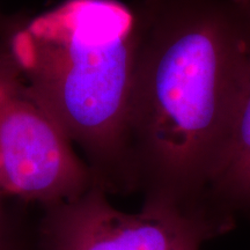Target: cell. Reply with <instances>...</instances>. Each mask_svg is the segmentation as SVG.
<instances>
[{
    "instance_id": "5b68a950",
    "label": "cell",
    "mask_w": 250,
    "mask_h": 250,
    "mask_svg": "<svg viewBox=\"0 0 250 250\" xmlns=\"http://www.w3.org/2000/svg\"><path fill=\"white\" fill-rule=\"evenodd\" d=\"M206 208L221 235L230 232L239 219L250 223V71L226 148L210 181Z\"/></svg>"
},
{
    "instance_id": "3957f363",
    "label": "cell",
    "mask_w": 250,
    "mask_h": 250,
    "mask_svg": "<svg viewBox=\"0 0 250 250\" xmlns=\"http://www.w3.org/2000/svg\"><path fill=\"white\" fill-rule=\"evenodd\" d=\"M93 186L88 166L33 98L9 56L0 55V190L43 206L79 198Z\"/></svg>"
},
{
    "instance_id": "52a82bcc",
    "label": "cell",
    "mask_w": 250,
    "mask_h": 250,
    "mask_svg": "<svg viewBox=\"0 0 250 250\" xmlns=\"http://www.w3.org/2000/svg\"><path fill=\"white\" fill-rule=\"evenodd\" d=\"M1 196H2V192L1 190H0V234L6 232V230H7L8 228L14 224L13 221L9 219L7 213H6L4 210V206H2V202H1Z\"/></svg>"
},
{
    "instance_id": "6da1fadb",
    "label": "cell",
    "mask_w": 250,
    "mask_h": 250,
    "mask_svg": "<svg viewBox=\"0 0 250 250\" xmlns=\"http://www.w3.org/2000/svg\"><path fill=\"white\" fill-rule=\"evenodd\" d=\"M131 98L143 205L208 225L206 208L250 71V0H145Z\"/></svg>"
},
{
    "instance_id": "277c9868",
    "label": "cell",
    "mask_w": 250,
    "mask_h": 250,
    "mask_svg": "<svg viewBox=\"0 0 250 250\" xmlns=\"http://www.w3.org/2000/svg\"><path fill=\"white\" fill-rule=\"evenodd\" d=\"M93 184L79 198L43 206L39 250H201L217 237L210 226L170 210L121 211Z\"/></svg>"
},
{
    "instance_id": "8992f818",
    "label": "cell",
    "mask_w": 250,
    "mask_h": 250,
    "mask_svg": "<svg viewBox=\"0 0 250 250\" xmlns=\"http://www.w3.org/2000/svg\"><path fill=\"white\" fill-rule=\"evenodd\" d=\"M0 250H30L28 242L15 224L0 234Z\"/></svg>"
},
{
    "instance_id": "7a4b0ae2",
    "label": "cell",
    "mask_w": 250,
    "mask_h": 250,
    "mask_svg": "<svg viewBox=\"0 0 250 250\" xmlns=\"http://www.w3.org/2000/svg\"><path fill=\"white\" fill-rule=\"evenodd\" d=\"M138 8L120 0H66L13 36L9 57L33 98L86 156L93 184L138 192L131 98Z\"/></svg>"
}]
</instances>
